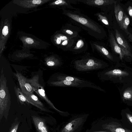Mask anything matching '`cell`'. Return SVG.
Masks as SVG:
<instances>
[{
	"mask_svg": "<svg viewBox=\"0 0 132 132\" xmlns=\"http://www.w3.org/2000/svg\"><path fill=\"white\" fill-rule=\"evenodd\" d=\"M63 13L71 21L82 28L90 35L97 39L102 38L104 30L102 27L81 13L79 11L63 10Z\"/></svg>",
	"mask_w": 132,
	"mask_h": 132,
	"instance_id": "obj_1",
	"label": "cell"
},
{
	"mask_svg": "<svg viewBox=\"0 0 132 132\" xmlns=\"http://www.w3.org/2000/svg\"><path fill=\"white\" fill-rule=\"evenodd\" d=\"M1 71L0 78V120L3 117L7 119L11 105L10 95L7 80Z\"/></svg>",
	"mask_w": 132,
	"mask_h": 132,
	"instance_id": "obj_2",
	"label": "cell"
},
{
	"mask_svg": "<svg viewBox=\"0 0 132 132\" xmlns=\"http://www.w3.org/2000/svg\"><path fill=\"white\" fill-rule=\"evenodd\" d=\"M96 124L97 127H93L92 131H103L108 132H132L120 120L110 119L100 122Z\"/></svg>",
	"mask_w": 132,
	"mask_h": 132,
	"instance_id": "obj_3",
	"label": "cell"
},
{
	"mask_svg": "<svg viewBox=\"0 0 132 132\" xmlns=\"http://www.w3.org/2000/svg\"><path fill=\"white\" fill-rule=\"evenodd\" d=\"M88 116H76L65 124L60 132H79L86 122Z\"/></svg>",
	"mask_w": 132,
	"mask_h": 132,
	"instance_id": "obj_4",
	"label": "cell"
},
{
	"mask_svg": "<svg viewBox=\"0 0 132 132\" xmlns=\"http://www.w3.org/2000/svg\"><path fill=\"white\" fill-rule=\"evenodd\" d=\"M39 77L37 75L34 76L30 79H27L34 91L53 108L58 111H59L55 107L52 103L48 99L45 93L44 88L39 82Z\"/></svg>",
	"mask_w": 132,
	"mask_h": 132,
	"instance_id": "obj_5",
	"label": "cell"
},
{
	"mask_svg": "<svg viewBox=\"0 0 132 132\" xmlns=\"http://www.w3.org/2000/svg\"><path fill=\"white\" fill-rule=\"evenodd\" d=\"M78 38L71 37L61 32L57 37L56 42L64 50L71 51Z\"/></svg>",
	"mask_w": 132,
	"mask_h": 132,
	"instance_id": "obj_6",
	"label": "cell"
},
{
	"mask_svg": "<svg viewBox=\"0 0 132 132\" xmlns=\"http://www.w3.org/2000/svg\"><path fill=\"white\" fill-rule=\"evenodd\" d=\"M89 6L100 9L102 10L107 6L114 3V1L111 0H76Z\"/></svg>",
	"mask_w": 132,
	"mask_h": 132,
	"instance_id": "obj_7",
	"label": "cell"
},
{
	"mask_svg": "<svg viewBox=\"0 0 132 132\" xmlns=\"http://www.w3.org/2000/svg\"><path fill=\"white\" fill-rule=\"evenodd\" d=\"M28 102L44 112H52L47 109L44 105L39 100L37 97L33 93H23Z\"/></svg>",
	"mask_w": 132,
	"mask_h": 132,
	"instance_id": "obj_8",
	"label": "cell"
},
{
	"mask_svg": "<svg viewBox=\"0 0 132 132\" xmlns=\"http://www.w3.org/2000/svg\"><path fill=\"white\" fill-rule=\"evenodd\" d=\"M80 30L78 27L67 23L62 27L61 32L71 37L77 38L80 37L79 33Z\"/></svg>",
	"mask_w": 132,
	"mask_h": 132,
	"instance_id": "obj_9",
	"label": "cell"
},
{
	"mask_svg": "<svg viewBox=\"0 0 132 132\" xmlns=\"http://www.w3.org/2000/svg\"><path fill=\"white\" fill-rule=\"evenodd\" d=\"M15 75L18 78L22 92L25 93H33L34 91L27 79L19 73L17 72Z\"/></svg>",
	"mask_w": 132,
	"mask_h": 132,
	"instance_id": "obj_10",
	"label": "cell"
},
{
	"mask_svg": "<svg viewBox=\"0 0 132 132\" xmlns=\"http://www.w3.org/2000/svg\"><path fill=\"white\" fill-rule=\"evenodd\" d=\"M120 121L127 128L132 130V111L128 109L121 111Z\"/></svg>",
	"mask_w": 132,
	"mask_h": 132,
	"instance_id": "obj_11",
	"label": "cell"
},
{
	"mask_svg": "<svg viewBox=\"0 0 132 132\" xmlns=\"http://www.w3.org/2000/svg\"><path fill=\"white\" fill-rule=\"evenodd\" d=\"M32 118L38 132H48L44 119L35 116H32Z\"/></svg>",
	"mask_w": 132,
	"mask_h": 132,
	"instance_id": "obj_12",
	"label": "cell"
},
{
	"mask_svg": "<svg viewBox=\"0 0 132 132\" xmlns=\"http://www.w3.org/2000/svg\"><path fill=\"white\" fill-rule=\"evenodd\" d=\"M90 44L93 50H96L109 59L111 60L113 59V57L110 53L101 43L96 42H92Z\"/></svg>",
	"mask_w": 132,
	"mask_h": 132,
	"instance_id": "obj_13",
	"label": "cell"
},
{
	"mask_svg": "<svg viewBox=\"0 0 132 132\" xmlns=\"http://www.w3.org/2000/svg\"><path fill=\"white\" fill-rule=\"evenodd\" d=\"M109 41L110 45L113 51L118 54L120 59L122 60L123 57L121 49L117 43L114 35L112 32L110 33L109 34Z\"/></svg>",
	"mask_w": 132,
	"mask_h": 132,
	"instance_id": "obj_14",
	"label": "cell"
},
{
	"mask_svg": "<svg viewBox=\"0 0 132 132\" xmlns=\"http://www.w3.org/2000/svg\"><path fill=\"white\" fill-rule=\"evenodd\" d=\"M87 48V43L83 38L80 37L77 39L71 51L75 52H80Z\"/></svg>",
	"mask_w": 132,
	"mask_h": 132,
	"instance_id": "obj_15",
	"label": "cell"
},
{
	"mask_svg": "<svg viewBox=\"0 0 132 132\" xmlns=\"http://www.w3.org/2000/svg\"><path fill=\"white\" fill-rule=\"evenodd\" d=\"M114 12L117 21L121 28L124 14L123 10L119 5L115 4Z\"/></svg>",
	"mask_w": 132,
	"mask_h": 132,
	"instance_id": "obj_16",
	"label": "cell"
},
{
	"mask_svg": "<svg viewBox=\"0 0 132 132\" xmlns=\"http://www.w3.org/2000/svg\"><path fill=\"white\" fill-rule=\"evenodd\" d=\"M115 36L116 41L119 45L130 51V48L127 41L122 34L117 29H115Z\"/></svg>",
	"mask_w": 132,
	"mask_h": 132,
	"instance_id": "obj_17",
	"label": "cell"
},
{
	"mask_svg": "<svg viewBox=\"0 0 132 132\" xmlns=\"http://www.w3.org/2000/svg\"><path fill=\"white\" fill-rule=\"evenodd\" d=\"M106 74L114 77H119L128 76L129 73L126 71L119 69H115L108 72Z\"/></svg>",
	"mask_w": 132,
	"mask_h": 132,
	"instance_id": "obj_18",
	"label": "cell"
},
{
	"mask_svg": "<svg viewBox=\"0 0 132 132\" xmlns=\"http://www.w3.org/2000/svg\"><path fill=\"white\" fill-rule=\"evenodd\" d=\"M122 100L123 101L129 105V102H132V87H128L125 90L122 94Z\"/></svg>",
	"mask_w": 132,
	"mask_h": 132,
	"instance_id": "obj_19",
	"label": "cell"
},
{
	"mask_svg": "<svg viewBox=\"0 0 132 132\" xmlns=\"http://www.w3.org/2000/svg\"><path fill=\"white\" fill-rule=\"evenodd\" d=\"M14 89L17 99L20 103L22 104H24L26 102L29 103L21 90L16 86L14 87Z\"/></svg>",
	"mask_w": 132,
	"mask_h": 132,
	"instance_id": "obj_20",
	"label": "cell"
},
{
	"mask_svg": "<svg viewBox=\"0 0 132 132\" xmlns=\"http://www.w3.org/2000/svg\"><path fill=\"white\" fill-rule=\"evenodd\" d=\"M94 15L96 17L98 21L106 26H109V25L107 18L102 12H97Z\"/></svg>",
	"mask_w": 132,
	"mask_h": 132,
	"instance_id": "obj_21",
	"label": "cell"
},
{
	"mask_svg": "<svg viewBox=\"0 0 132 132\" xmlns=\"http://www.w3.org/2000/svg\"><path fill=\"white\" fill-rule=\"evenodd\" d=\"M130 20L129 17L125 13L124 14L121 28L128 34L129 32L128 31L127 28L130 23Z\"/></svg>",
	"mask_w": 132,
	"mask_h": 132,
	"instance_id": "obj_22",
	"label": "cell"
},
{
	"mask_svg": "<svg viewBox=\"0 0 132 132\" xmlns=\"http://www.w3.org/2000/svg\"><path fill=\"white\" fill-rule=\"evenodd\" d=\"M19 122L18 118H16L12 124L9 132H17L19 125Z\"/></svg>",
	"mask_w": 132,
	"mask_h": 132,
	"instance_id": "obj_23",
	"label": "cell"
},
{
	"mask_svg": "<svg viewBox=\"0 0 132 132\" xmlns=\"http://www.w3.org/2000/svg\"><path fill=\"white\" fill-rule=\"evenodd\" d=\"M118 45L121 49L122 54L123 57L125 56L132 57V54L130 51L128 50L119 44Z\"/></svg>",
	"mask_w": 132,
	"mask_h": 132,
	"instance_id": "obj_24",
	"label": "cell"
},
{
	"mask_svg": "<svg viewBox=\"0 0 132 132\" xmlns=\"http://www.w3.org/2000/svg\"><path fill=\"white\" fill-rule=\"evenodd\" d=\"M8 32V27L7 26H5L2 31V33L3 34L4 36L7 35Z\"/></svg>",
	"mask_w": 132,
	"mask_h": 132,
	"instance_id": "obj_25",
	"label": "cell"
},
{
	"mask_svg": "<svg viewBox=\"0 0 132 132\" xmlns=\"http://www.w3.org/2000/svg\"><path fill=\"white\" fill-rule=\"evenodd\" d=\"M94 62L93 60L90 59L86 63V65L88 66L92 67L94 65Z\"/></svg>",
	"mask_w": 132,
	"mask_h": 132,
	"instance_id": "obj_26",
	"label": "cell"
},
{
	"mask_svg": "<svg viewBox=\"0 0 132 132\" xmlns=\"http://www.w3.org/2000/svg\"><path fill=\"white\" fill-rule=\"evenodd\" d=\"M127 10L129 15L132 19V6H129Z\"/></svg>",
	"mask_w": 132,
	"mask_h": 132,
	"instance_id": "obj_27",
	"label": "cell"
},
{
	"mask_svg": "<svg viewBox=\"0 0 132 132\" xmlns=\"http://www.w3.org/2000/svg\"><path fill=\"white\" fill-rule=\"evenodd\" d=\"M26 42L28 44H32L34 42L33 39L30 38H27L26 39Z\"/></svg>",
	"mask_w": 132,
	"mask_h": 132,
	"instance_id": "obj_28",
	"label": "cell"
},
{
	"mask_svg": "<svg viewBox=\"0 0 132 132\" xmlns=\"http://www.w3.org/2000/svg\"><path fill=\"white\" fill-rule=\"evenodd\" d=\"M47 65L49 66H52L54 65L55 62L52 61H47L46 63Z\"/></svg>",
	"mask_w": 132,
	"mask_h": 132,
	"instance_id": "obj_29",
	"label": "cell"
},
{
	"mask_svg": "<svg viewBox=\"0 0 132 132\" xmlns=\"http://www.w3.org/2000/svg\"><path fill=\"white\" fill-rule=\"evenodd\" d=\"M63 83L66 85H70L71 84L72 82L71 81L65 80L63 81Z\"/></svg>",
	"mask_w": 132,
	"mask_h": 132,
	"instance_id": "obj_30",
	"label": "cell"
},
{
	"mask_svg": "<svg viewBox=\"0 0 132 132\" xmlns=\"http://www.w3.org/2000/svg\"><path fill=\"white\" fill-rule=\"evenodd\" d=\"M128 35V38L129 41L132 43V34L129 33L127 34Z\"/></svg>",
	"mask_w": 132,
	"mask_h": 132,
	"instance_id": "obj_31",
	"label": "cell"
},
{
	"mask_svg": "<svg viewBox=\"0 0 132 132\" xmlns=\"http://www.w3.org/2000/svg\"><path fill=\"white\" fill-rule=\"evenodd\" d=\"M41 2V1L40 0H34L32 1V3L34 4H39Z\"/></svg>",
	"mask_w": 132,
	"mask_h": 132,
	"instance_id": "obj_32",
	"label": "cell"
},
{
	"mask_svg": "<svg viewBox=\"0 0 132 132\" xmlns=\"http://www.w3.org/2000/svg\"><path fill=\"white\" fill-rule=\"evenodd\" d=\"M65 79L67 80L71 81H73L74 80V79L73 77L69 76L66 77Z\"/></svg>",
	"mask_w": 132,
	"mask_h": 132,
	"instance_id": "obj_33",
	"label": "cell"
},
{
	"mask_svg": "<svg viewBox=\"0 0 132 132\" xmlns=\"http://www.w3.org/2000/svg\"><path fill=\"white\" fill-rule=\"evenodd\" d=\"M89 132H108L106 131H92L90 130H89Z\"/></svg>",
	"mask_w": 132,
	"mask_h": 132,
	"instance_id": "obj_34",
	"label": "cell"
},
{
	"mask_svg": "<svg viewBox=\"0 0 132 132\" xmlns=\"http://www.w3.org/2000/svg\"><path fill=\"white\" fill-rule=\"evenodd\" d=\"M87 132H89V130H87Z\"/></svg>",
	"mask_w": 132,
	"mask_h": 132,
	"instance_id": "obj_35",
	"label": "cell"
},
{
	"mask_svg": "<svg viewBox=\"0 0 132 132\" xmlns=\"http://www.w3.org/2000/svg\"><path fill=\"white\" fill-rule=\"evenodd\" d=\"M86 132H87V131Z\"/></svg>",
	"mask_w": 132,
	"mask_h": 132,
	"instance_id": "obj_36",
	"label": "cell"
}]
</instances>
